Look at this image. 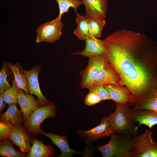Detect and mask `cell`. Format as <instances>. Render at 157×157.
I'll return each mask as SVG.
<instances>
[{"instance_id": "cell-1", "label": "cell", "mask_w": 157, "mask_h": 157, "mask_svg": "<svg viewBox=\"0 0 157 157\" xmlns=\"http://www.w3.org/2000/svg\"><path fill=\"white\" fill-rule=\"evenodd\" d=\"M107 61L132 96L131 105L157 89V44L143 33L121 29L104 40Z\"/></svg>"}, {"instance_id": "cell-2", "label": "cell", "mask_w": 157, "mask_h": 157, "mask_svg": "<svg viewBox=\"0 0 157 157\" xmlns=\"http://www.w3.org/2000/svg\"><path fill=\"white\" fill-rule=\"evenodd\" d=\"M116 104L115 111L108 117L111 129L117 134L135 136L138 133V128L130 113V106L128 104Z\"/></svg>"}, {"instance_id": "cell-3", "label": "cell", "mask_w": 157, "mask_h": 157, "mask_svg": "<svg viewBox=\"0 0 157 157\" xmlns=\"http://www.w3.org/2000/svg\"><path fill=\"white\" fill-rule=\"evenodd\" d=\"M110 139L106 144L96 147L103 157H134L133 137L119 135L112 132Z\"/></svg>"}, {"instance_id": "cell-4", "label": "cell", "mask_w": 157, "mask_h": 157, "mask_svg": "<svg viewBox=\"0 0 157 157\" xmlns=\"http://www.w3.org/2000/svg\"><path fill=\"white\" fill-rule=\"evenodd\" d=\"M56 107L53 102L42 106L35 110L24 122V128L30 133L37 135L40 133L42 122L48 117H56Z\"/></svg>"}, {"instance_id": "cell-5", "label": "cell", "mask_w": 157, "mask_h": 157, "mask_svg": "<svg viewBox=\"0 0 157 157\" xmlns=\"http://www.w3.org/2000/svg\"><path fill=\"white\" fill-rule=\"evenodd\" d=\"M133 146L134 157H157V142L150 129L133 137Z\"/></svg>"}, {"instance_id": "cell-6", "label": "cell", "mask_w": 157, "mask_h": 157, "mask_svg": "<svg viewBox=\"0 0 157 157\" xmlns=\"http://www.w3.org/2000/svg\"><path fill=\"white\" fill-rule=\"evenodd\" d=\"M61 18L58 17L51 21L40 25L37 30L36 42L53 43L58 40L64 26Z\"/></svg>"}, {"instance_id": "cell-7", "label": "cell", "mask_w": 157, "mask_h": 157, "mask_svg": "<svg viewBox=\"0 0 157 157\" xmlns=\"http://www.w3.org/2000/svg\"><path fill=\"white\" fill-rule=\"evenodd\" d=\"M88 58L87 67L79 73L81 76L80 86L83 89L87 88L91 85L106 60L105 55L93 56Z\"/></svg>"}, {"instance_id": "cell-8", "label": "cell", "mask_w": 157, "mask_h": 157, "mask_svg": "<svg viewBox=\"0 0 157 157\" xmlns=\"http://www.w3.org/2000/svg\"><path fill=\"white\" fill-rule=\"evenodd\" d=\"M108 116L103 117L99 125L88 130H76V133L86 142H94L104 136L110 137L113 132L109 124Z\"/></svg>"}, {"instance_id": "cell-9", "label": "cell", "mask_w": 157, "mask_h": 157, "mask_svg": "<svg viewBox=\"0 0 157 157\" xmlns=\"http://www.w3.org/2000/svg\"><path fill=\"white\" fill-rule=\"evenodd\" d=\"M22 70L27 80L30 94L35 95L37 97L41 106L50 103V102L44 96L40 88L38 76L41 71V66L37 65L29 71L23 69Z\"/></svg>"}, {"instance_id": "cell-10", "label": "cell", "mask_w": 157, "mask_h": 157, "mask_svg": "<svg viewBox=\"0 0 157 157\" xmlns=\"http://www.w3.org/2000/svg\"><path fill=\"white\" fill-rule=\"evenodd\" d=\"M81 0L85 6V17L105 19L109 0Z\"/></svg>"}, {"instance_id": "cell-11", "label": "cell", "mask_w": 157, "mask_h": 157, "mask_svg": "<svg viewBox=\"0 0 157 157\" xmlns=\"http://www.w3.org/2000/svg\"><path fill=\"white\" fill-rule=\"evenodd\" d=\"M22 126L15 127L9 138L13 144L18 147L21 151L28 154L31 147L33 138Z\"/></svg>"}, {"instance_id": "cell-12", "label": "cell", "mask_w": 157, "mask_h": 157, "mask_svg": "<svg viewBox=\"0 0 157 157\" xmlns=\"http://www.w3.org/2000/svg\"><path fill=\"white\" fill-rule=\"evenodd\" d=\"M86 44L83 51L72 53V55L78 54L88 58L97 56H105L106 49L104 41L98 38L89 37L85 40Z\"/></svg>"}, {"instance_id": "cell-13", "label": "cell", "mask_w": 157, "mask_h": 157, "mask_svg": "<svg viewBox=\"0 0 157 157\" xmlns=\"http://www.w3.org/2000/svg\"><path fill=\"white\" fill-rule=\"evenodd\" d=\"M99 84L121 85L120 78L106 60L91 85Z\"/></svg>"}, {"instance_id": "cell-14", "label": "cell", "mask_w": 157, "mask_h": 157, "mask_svg": "<svg viewBox=\"0 0 157 157\" xmlns=\"http://www.w3.org/2000/svg\"><path fill=\"white\" fill-rule=\"evenodd\" d=\"M40 134L43 135L49 138L52 143L56 145L61 151V154L58 156L59 157H72L74 154H83L84 152L74 150L70 146L67 138V135L60 136L54 134L52 133H47L42 130Z\"/></svg>"}, {"instance_id": "cell-15", "label": "cell", "mask_w": 157, "mask_h": 157, "mask_svg": "<svg viewBox=\"0 0 157 157\" xmlns=\"http://www.w3.org/2000/svg\"><path fill=\"white\" fill-rule=\"evenodd\" d=\"M18 101L24 116V122L26 121L33 111L41 107L38 100L32 95L26 94L22 89L19 88Z\"/></svg>"}, {"instance_id": "cell-16", "label": "cell", "mask_w": 157, "mask_h": 157, "mask_svg": "<svg viewBox=\"0 0 157 157\" xmlns=\"http://www.w3.org/2000/svg\"><path fill=\"white\" fill-rule=\"evenodd\" d=\"M104 86L108 90L111 100L116 104H124L131 102V92L126 86L112 84H106Z\"/></svg>"}, {"instance_id": "cell-17", "label": "cell", "mask_w": 157, "mask_h": 157, "mask_svg": "<svg viewBox=\"0 0 157 157\" xmlns=\"http://www.w3.org/2000/svg\"><path fill=\"white\" fill-rule=\"evenodd\" d=\"M130 113L134 121L138 122V128L144 124L151 128L157 124V112L150 110H135L130 108Z\"/></svg>"}, {"instance_id": "cell-18", "label": "cell", "mask_w": 157, "mask_h": 157, "mask_svg": "<svg viewBox=\"0 0 157 157\" xmlns=\"http://www.w3.org/2000/svg\"><path fill=\"white\" fill-rule=\"evenodd\" d=\"M17 104H8L6 111L1 115L0 121L9 122L15 127L22 126V122H24V116Z\"/></svg>"}, {"instance_id": "cell-19", "label": "cell", "mask_w": 157, "mask_h": 157, "mask_svg": "<svg viewBox=\"0 0 157 157\" xmlns=\"http://www.w3.org/2000/svg\"><path fill=\"white\" fill-rule=\"evenodd\" d=\"M55 149L51 144L45 145L42 142L33 138L32 146L27 157H49L53 156Z\"/></svg>"}, {"instance_id": "cell-20", "label": "cell", "mask_w": 157, "mask_h": 157, "mask_svg": "<svg viewBox=\"0 0 157 157\" xmlns=\"http://www.w3.org/2000/svg\"><path fill=\"white\" fill-rule=\"evenodd\" d=\"M7 64L12 73L18 88L22 89L26 94H30L27 80L20 63L18 62L15 64L7 63Z\"/></svg>"}, {"instance_id": "cell-21", "label": "cell", "mask_w": 157, "mask_h": 157, "mask_svg": "<svg viewBox=\"0 0 157 157\" xmlns=\"http://www.w3.org/2000/svg\"><path fill=\"white\" fill-rule=\"evenodd\" d=\"M132 106L135 110H150L157 112V93L155 91L152 92L130 106Z\"/></svg>"}, {"instance_id": "cell-22", "label": "cell", "mask_w": 157, "mask_h": 157, "mask_svg": "<svg viewBox=\"0 0 157 157\" xmlns=\"http://www.w3.org/2000/svg\"><path fill=\"white\" fill-rule=\"evenodd\" d=\"M76 21L77 27L74 31V34L80 40H85L89 37V18L85 15H80L76 12Z\"/></svg>"}, {"instance_id": "cell-23", "label": "cell", "mask_w": 157, "mask_h": 157, "mask_svg": "<svg viewBox=\"0 0 157 157\" xmlns=\"http://www.w3.org/2000/svg\"><path fill=\"white\" fill-rule=\"evenodd\" d=\"M13 143L9 138L0 141V155L3 157H24L26 154L20 152L14 148Z\"/></svg>"}, {"instance_id": "cell-24", "label": "cell", "mask_w": 157, "mask_h": 157, "mask_svg": "<svg viewBox=\"0 0 157 157\" xmlns=\"http://www.w3.org/2000/svg\"><path fill=\"white\" fill-rule=\"evenodd\" d=\"M89 37L98 38L102 34L103 28L106 24L105 19L88 18Z\"/></svg>"}, {"instance_id": "cell-25", "label": "cell", "mask_w": 157, "mask_h": 157, "mask_svg": "<svg viewBox=\"0 0 157 157\" xmlns=\"http://www.w3.org/2000/svg\"><path fill=\"white\" fill-rule=\"evenodd\" d=\"M12 73L6 61L3 62L0 71V93H3L4 91L10 89L12 85L9 83L8 77Z\"/></svg>"}, {"instance_id": "cell-26", "label": "cell", "mask_w": 157, "mask_h": 157, "mask_svg": "<svg viewBox=\"0 0 157 157\" xmlns=\"http://www.w3.org/2000/svg\"><path fill=\"white\" fill-rule=\"evenodd\" d=\"M58 4L59 13L58 17L61 18L62 15L65 13L69 12L71 7L73 8L76 13L78 7L83 4L80 0H56Z\"/></svg>"}, {"instance_id": "cell-27", "label": "cell", "mask_w": 157, "mask_h": 157, "mask_svg": "<svg viewBox=\"0 0 157 157\" xmlns=\"http://www.w3.org/2000/svg\"><path fill=\"white\" fill-rule=\"evenodd\" d=\"M18 88L13 78L11 87L4 91L3 93L4 101L8 104H18Z\"/></svg>"}, {"instance_id": "cell-28", "label": "cell", "mask_w": 157, "mask_h": 157, "mask_svg": "<svg viewBox=\"0 0 157 157\" xmlns=\"http://www.w3.org/2000/svg\"><path fill=\"white\" fill-rule=\"evenodd\" d=\"M87 88L90 92L94 93L98 95L101 101L111 100L108 90L104 85L99 84L90 85Z\"/></svg>"}, {"instance_id": "cell-29", "label": "cell", "mask_w": 157, "mask_h": 157, "mask_svg": "<svg viewBox=\"0 0 157 157\" xmlns=\"http://www.w3.org/2000/svg\"><path fill=\"white\" fill-rule=\"evenodd\" d=\"M15 127L10 123L0 121V141L9 138Z\"/></svg>"}, {"instance_id": "cell-30", "label": "cell", "mask_w": 157, "mask_h": 157, "mask_svg": "<svg viewBox=\"0 0 157 157\" xmlns=\"http://www.w3.org/2000/svg\"><path fill=\"white\" fill-rule=\"evenodd\" d=\"M101 101L98 95L89 92L85 97V103L86 105L90 106L99 103Z\"/></svg>"}, {"instance_id": "cell-31", "label": "cell", "mask_w": 157, "mask_h": 157, "mask_svg": "<svg viewBox=\"0 0 157 157\" xmlns=\"http://www.w3.org/2000/svg\"><path fill=\"white\" fill-rule=\"evenodd\" d=\"M6 103L5 102L3 96V93L1 94L0 96V114L2 112L4 108L6 106Z\"/></svg>"}, {"instance_id": "cell-32", "label": "cell", "mask_w": 157, "mask_h": 157, "mask_svg": "<svg viewBox=\"0 0 157 157\" xmlns=\"http://www.w3.org/2000/svg\"><path fill=\"white\" fill-rule=\"evenodd\" d=\"M155 92L157 93V89L155 90Z\"/></svg>"}]
</instances>
